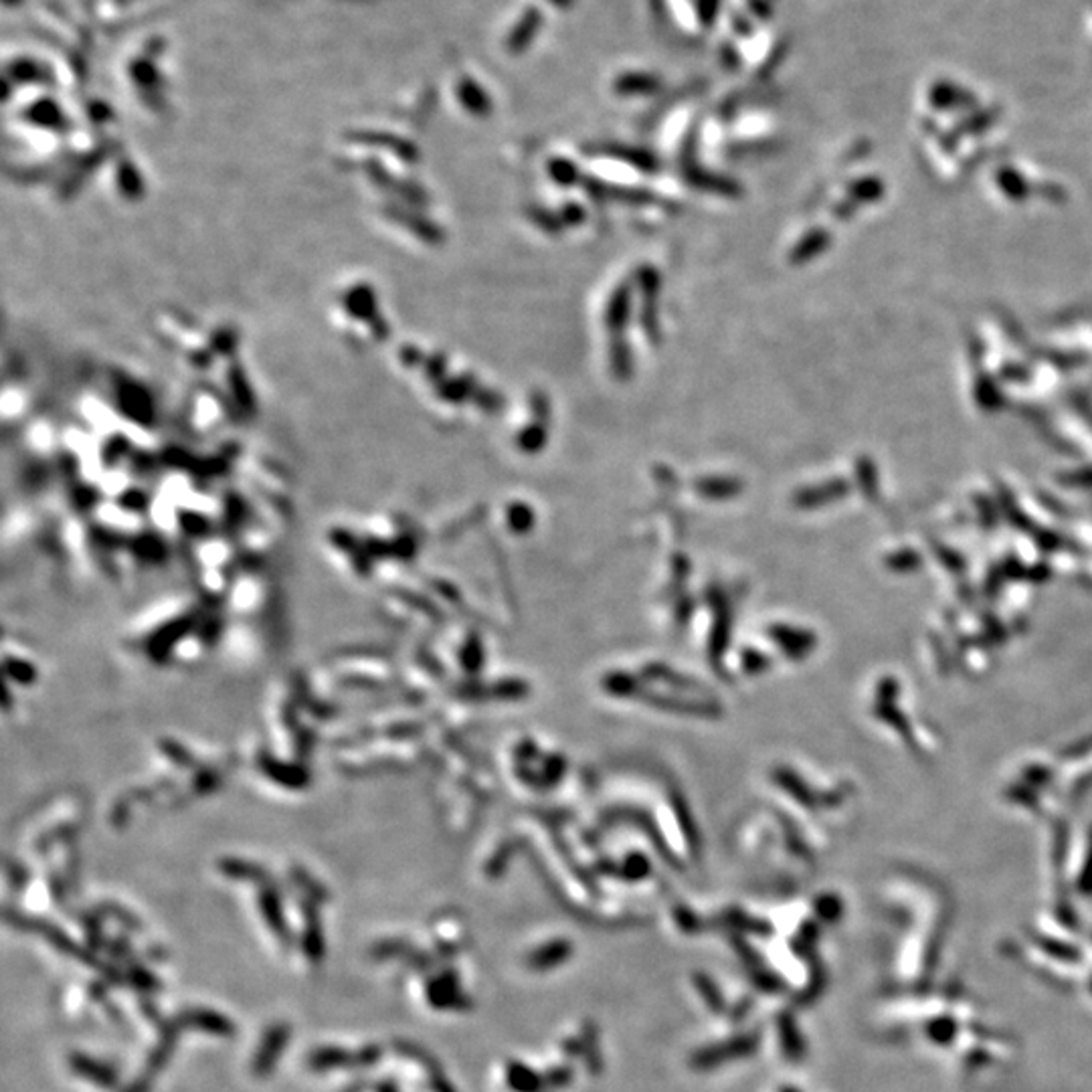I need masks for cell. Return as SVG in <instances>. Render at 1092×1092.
I'll use <instances>...</instances> for the list:
<instances>
[]
</instances>
